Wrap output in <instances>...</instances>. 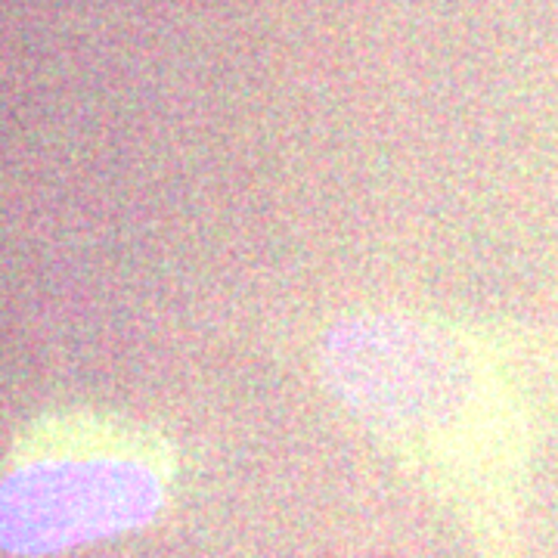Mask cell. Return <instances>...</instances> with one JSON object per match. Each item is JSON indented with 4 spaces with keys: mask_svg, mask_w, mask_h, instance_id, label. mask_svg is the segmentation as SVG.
<instances>
[{
    "mask_svg": "<svg viewBox=\"0 0 558 558\" xmlns=\"http://www.w3.org/2000/svg\"><path fill=\"white\" fill-rule=\"evenodd\" d=\"M499 369L494 341L435 314L357 311L319 344L332 398L487 549L502 543L512 478Z\"/></svg>",
    "mask_w": 558,
    "mask_h": 558,
    "instance_id": "obj_1",
    "label": "cell"
},
{
    "mask_svg": "<svg viewBox=\"0 0 558 558\" xmlns=\"http://www.w3.org/2000/svg\"><path fill=\"white\" fill-rule=\"evenodd\" d=\"M178 487V453L159 432L106 416L35 425L0 478V546L50 556L159 519Z\"/></svg>",
    "mask_w": 558,
    "mask_h": 558,
    "instance_id": "obj_2",
    "label": "cell"
}]
</instances>
